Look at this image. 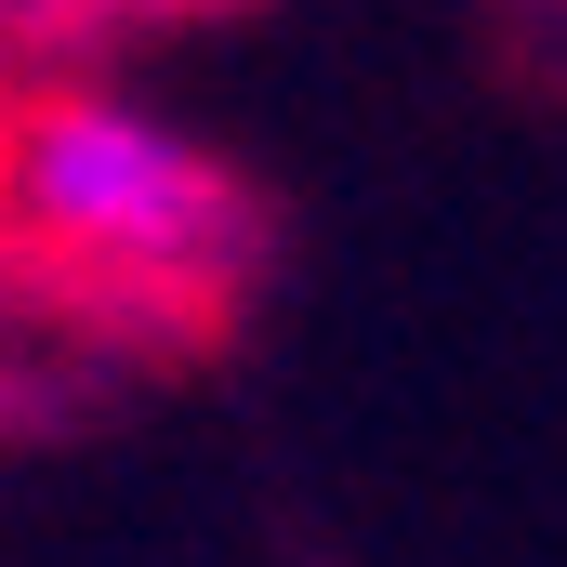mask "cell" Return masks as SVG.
I'll return each instance as SVG.
<instances>
[{
    "mask_svg": "<svg viewBox=\"0 0 567 567\" xmlns=\"http://www.w3.org/2000/svg\"><path fill=\"white\" fill-rule=\"evenodd\" d=\"M0 198H13V225L53 265L120 278V290H198V278H225L238 238H251L238 172L198 133H172L158 106H133V93H53V106H27V133L0 158Z\"/></svg>",
    "mask_w": 567,
    "mask_h": 567,
    "instance_id": "cell-1",
    "label": "cell"
}]
</instances>
